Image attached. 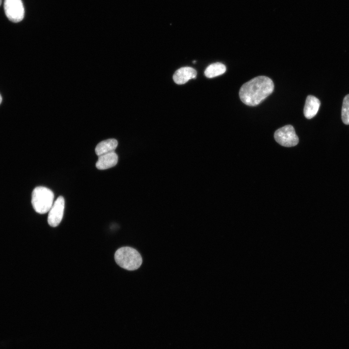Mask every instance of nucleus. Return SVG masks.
I'll use <instances>...</instances> for the list:
<instances>
[{"label":"nucleus","instance_id":"nucleus-8","mask_svg":"<svg viewBox=\"0 0 349 349\" xmlns=\"http://www.w3.org/2000/svg\"><path fill=\"white\" fill-rule=\"evenodd\" d=\"M118 156L113 151L98 156L95 166L99 170H105L116 165L118 162Z\"/></svg>","mask_w":349,"mask_h":349},{"label":"nucleus","instance_id":"nucleus-3","mask_svg":"<svg viewBox=\"0 0 349 349\" xmlns=\"http://www.w3.org/2000/svg\"><path fill=\"white\" fill-rule=\"evenodd\" d=\"M54 197V193L50 189L43 186L36 187L32 195L33 209L38 213H46L53 204Z\"/></svg>","mask_w":349,"mask_h":349},{"label":"nucleus","instance_id":"nucleus-9","mask_svg":"<svg viewBox=\"0 0 349 349\" xmlns=\"http://www.w3.org/2000/svg\"><path fill=\"white\" fill-rule=\"evenodd\" d=\"M320 102L316 97L309 95L305 101L303 113L305 117L307 119H311L317 113Z\"/></svg>","mask_w":349,"mask_h":349},{"label":"nucleus","instance_id":"nucleus-10","mask_svg":"<svg viewBox=\"0 0 349 349\" xmlns=\"http://www.w3.org/2000/svg\"><path fill=\"white\" fill-rule=\"evenodd\" d=\"M118 145L116 139H107L99 143L95 148L96 154L99 156L104 154L114 151Z\"/></svg>","mask_w":349,"mask_h":349},{"label":"nucleus","instance_id":"nucleus-7","mask_svg":"<svg viewBox=\"0 0 349 349\" xmlns=\"http://www.w3.org/2000/svg\"><path fill=\"white\" fill-rule=\"evenodd\" d=\"M196 76L197 72L194 68L183 67L175 71L173 76V79L177 84H183L190 79H195Z\"/></svg>","mask_w":349,"mask_h":349},{"label":"nucleus","instance_id":"nucleus-4","mask_svg":"<svg viewBox=\"0 0 349 349\" xmlns=\"http://www.w3.org/2000/svg\"><path fill=\"white\" fill-rule=\"evenodd\" d=\"M274 139L282 146L292 147L296 145L299 138L293 127L288 125L278 129L274 133Z\"/></svg>","mask_w":349,"mask_h":349},{"label":"nucleus","instance_id":"nucleus-1","mask_svg":"<svg viewBox=\"0 0 349 349\" xmlns=\"http://www.w3.org/2000/svg\"><path fill=\"white\" fill-rule=\"evenodd\" d=\"M274 89L272 80L268 77H255L240 87L239 96L241 101L250 106H255L270 95Z\"/></svg>","mask_w":349,"mask_h":349},{"label":"nucleus","instance_id":"nucleus-11","mask_svg":"<svg viewBox=\"0 0 349 349\" xmlns=\"http://www.w3.org/2000/svg\"><path fill=\"white\" fill-rule=\"evenodd\" d=\"M225 71V65L217 62L208 65L205 71V75L207 78H212L223 74Z\"/></svg>","mask_w":349,"mask_h":349},{"label":"nucleus","instance_id":"nucleus-12","mask_svg":"<svg viewBox=\"0 0 349 349\" xmlns=\"http://www.w3.org/2000/svg\"><path fill=\"white\" fill-rule=\"evenodd\" d=\"M341 116L343 122L346 125H349V94L343 99Z\"/></svg>","mask_w":349,"mask_h":349},{"label":"nucleus","instance_id":"nucleus-6","mask_svg":"<svg viewBox=\"0 0 349 349\" xmlns=\"http://www.w3.org/2000/svg\"><path fill=\"white\" fill-rule=\"evenodd\" d=\"M64 199L62 196L57 198L49 211L48 222L52 227L57 226L61 222L64 209Z\"/></svg>","mask_w":349,"mask_h":349},{"label":"nucleus","instance_id":"nucleus-14","mask_svg":"<svg viewBox=\"0 0 349 349\" xmlns=\"http://www.w3.org/2000/svg\"><path fill=\"white\" fill-rule=\"evenodd\" d=\"M1 3V0H0V5Z\"/></svg>","mask_w":349,"mask_h":349},{"label":"nucleus","instance_id":"nucleus-2","mask_svg":"<svg viewBox=\"0 0 349 349\" xmlns=\"http://www.w3.org/2000/svg\"><path fill=\"white\" fill-rule=\"evenodd\" d=\"M116 263L121 268L128 270H134L141 266L143 260L140 253L130 247L118 249L114 254Z\"/></svg>","mask_w":349,"mask_h":349},{"label":"nucleus","instance_id":"nucleus-13","mask_svg":"<svg viewBox=\"0 0 349 349\" xmlns=\"http://www.w3.org/2000/svg\"><path fill=\"white\" fill-rule=\"evenodd\" d=\"M1 101H2V97H1V95H0V104L1 102Z\"/></svg>","mask_w":349,"mask_h":349},{"label":"nucleus","instance_id":"nucleus-5","mask_svg":"<svg viewBox=\"0 0 349 349\" xmlns=\"http://www.w3.org/2000/svg\"><path fill=\"white\" fill-rule=\"evenodd\" d=\"M4 10L7 17L13 22L21 21L24 16V8L21 0H4Z\"/></svg>","mask_w":349,"mask_h":349}]
</instances>
